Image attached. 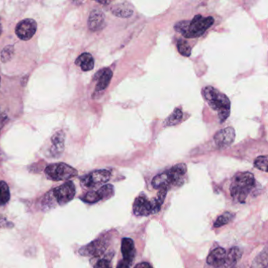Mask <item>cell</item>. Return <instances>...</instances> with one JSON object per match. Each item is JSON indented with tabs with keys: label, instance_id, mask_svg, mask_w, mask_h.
I'll return each mask as SVG.
<instances>
[{
	"label": "cell",
	"instance_id": "6da1fadb",
	"mask_svg": "<svg viewBox=\"0 0 268 268\" xmlns=\"http://www.w3.org/2000/svg\"><path fill=\"white\" fill-rule=\"evenodd\" d=\"M214 23L213 17L196 15L191 21H181L175 24V29L185 38L191 39L202 36Z\"/></svg>",
	"mask_w": 268,
	"mask_h": 268
},
{
	"label": "cell",
	"instance_id": "7a4b0ae2",
	"mask_svg": "<svg viewBox=\"0 0 268 268\" xmlns=\"http://www.w3.org/2000/svg\"><path fill=\"white\" fill-rule=\"evenodd\" d=\"M202 96L209 106L218 113L221 123L228 118L231 113V102L224 94L213 87L208 86L202 89Z\"/></svg>",
	"mask_w": 268,
	"mask_h": 268
},
{
	"label": "cell",
	"instance_id": "3957f363",
	"mask_svg": "<svg viewBox=\"0 0 268 268\" xmlns=\"http://www.w3.org/2000/svg\"><path fill=\"white\" fill-rule=\"evenodd\" d=\"M256 186V179L251 172H239L234 175L230 191L231 197L241 204L245 203L247 197Z\"/></svg>",
	"mask_w": 268,
	"mask_h": 268
},
{
	"label": "cell",
	"instance_id": "277c9868",
	"mask_svg": "<svg viewBox=\"0 0 268 268\" xmlns=\"http://www.w3.org/2000/svg\"><path fill=\"white\" fill-rule=\"evenodd\" d=\"M187 172L185 164H178L166 172L156 175L153 179L152 186L154 189H167L173 186H180L183 183V177Z\"/></svg>",
	"mask_w": 268,
	"mask_h": 268
},
{
	"label": "cell",
	"instance_id": "5b68a950",
	"mask_svg": "<svg viewBox=\"0 0 268 268\" xmlns=\"http://www.w3.org/2000/svg\"><path fill=\"white\" fill-rule=\"evenodd\" d=\"M45 175L52 181H64L76 177L78 172L65 163H55L45 168Z\"/></svg>",
	"mask_w": 268,
	"mask_h": 268
},
{
	"label": "cell",
	"instance_id": "8992f818",
	"mask_svg": "<svg viewBox=\"0 0 268 268\" xmlns=\"http://www.w3.org/2000/svg\"><path fill=\"white\" fill-rule=\"evenodd\" d=\"M52 194L58 206H65L74 198L76 195V186L72 181L64 182L61 186L52 189Z\"/></svg>",
	"mask_w": 268,
	"mask_h": 268
},
{
	"label": "cell",
	"instance_id": "52a82bcc",
	"mask_svg": "<svg viewBox=\"0 0 268 268\" xmlns=\"http://www.w3.org/2000/svg\"><path fill=\"white\" fill-rule=\"evenodd\" d=\"M110 177L111 173L108 170H96L83 176L81 179V183L84 187L93 189L106 183Z\"/></svg>",
	"mask_w": 268,
	"mask_h": 268
},
{
	"label": "cell",
	"instance_id": "ba28073f",
	"mask_svg": "<svg viewBox=\"0 0 268 268\" xmlns=\"http://www.w3.org/2000/svg\"><path fill=\"white\" fill-rule=\"evenodd\" d=\"M37 30V23L34 19L26 18L21 21L15 28V33L20 40L24 41L31 40Z\"/></svg>",
	"mask_w": 268,
	"mask_h": 268
},
{
	"label": "cell",
	"instance_id": "9c48e42d",
	"mask_svg": "<svg viewBox=\"0 0 268 268\" xmlns=\"http://www.w3.org/2000/svg\"><path fill=\"white\" fill-rule=\"evenodd\" d=\"M108 247V242L105 239L95 240L88 245L81 247L79 250L81 256H99L106 251Z\"/></svg>",
	"mask_w": 268,
	"mask_h": 268
},
{
	"label": "cell",
	"instance_id": "30bf717a",
	"mask_svg": "<svg viewBox=\"0 0 268 268\" xmlns=\"http://www.w3.org/2000/svg\"><path fill=\"white\" fill-rule=\"evenodd\" d=\"M133 211L137 217H148L150 215L154 214L151 200L147 198L145 193H140L136 197L133 204Z\"/></svg>",
	"mask_w": 268,
	"mask_h": 268
},
{
	"label": "cell",
	"instance_id": "8fae6325",
	"mask_svg": "<svg viewBox=\"0 0 268 268\" xmlns=\"http://www.w3.org/2000/svg\"><path fill=\"white\" fill-rule=\"evenodd\" d=\"M235 140V130L233 127H228L222 129L214 136V142L220 149L231 147Z\"/></svg>",
	"mask_w": 268,
	"mask_h": 268
},
{
	"label": "cell",
	"instance_id": "7c38bea8",
	"mask_svg": "<svg viewBox=\"0 0 268 268\" xmlns=\"http://www.w3.org/2000/svg\"><path fill=\"white\" fill-rule=\"evenodd\" d=\"M106 22V16L101 10L95 9L91 11L88 18V28L92 32H98L103 29Z\"/></svg>",
	"mask_w": 268,
	"mask_h": 268
},
{
	"label": "cell",
	"instance_id": "4fadbf2b",
	"mask_svg": "<svg viewBox=\"0 0 268 268\" xmlns=\"http://www.w3.org/2000/svg\"><path fill=\"white\" fill-rule=\"evenodd\" d=\"M226 259H227V252L224 248L219 247L215 248L214 250L209 253L207 258V263L214 267H221L225 265Z\"/></svg>",
	"mask_w": 268,
	"mask_h": 268
},
{
	"label": "cell",
	"instance_id": "5bb4252c",
	"mask_svg": "<svg viewBox=\"0 0 268 268\" xmlns=\"http://www.w3.org/2000/svg\"><path fill=\"white\" fill-rule=\"evenodd\" d=\"M113 77V72L110 69H102L95 74V79L98 81L95 91H103L108 88Z\"/></svg>",
	"mask_w": 268,
	"mask_h": 268
},
{
	"label": "cell",
	"instance_id": "9a60e30c",
	"mask_svg": "<svg viewBox=\"0 0 268 268\" xmlns=\"http://www.w3.org/2000/svg\"><path fill=\"white\" fill-rule=\"evenodd\" d=\"M121 252L123 255V260L127 262L129 265L131 264L136 257V248L132 239L124 238L122 239Z\"/></svg>",
	"mask_w": 268,
	"mask_h": 268
},
{
	"label": "cell",
	"instance_id": "2e32d148",
	"mask_svg": "<svg viewBox=\"0 0 268 268\" xmlns=\"http://www.w3.org/2000/svg\"><path fill=\"white\" fill-rule=\"evenodd\" d=\"M52 147L50 149V156L57 158L62 154L64 148V133L58 131L51 138Z\"/></svg>",
	"mask_w": 268,
	"mask_h": 268
},
{
	"label": "cell",
	"instance_id": "e0dca14e",
	"mask_svg": "<svg viewBox=\"0 0 268 268\" xmlns=\"http://www.w3.org/2000/svg\"><path fill=\"white\" fill-rule=\"evenodd\" d=\"M111 12L114 16L118 18H127L132 16L134 8L129 3H119L111 8Z\"/></svg>",
	"mask_w": 268,
	"mask_h": 268
},
{
	"label": "cell",
	"instance_id": "ac0fdd59",
	"mask_svg": "<svg viewBox=\"0 0 268 268\" xmlns=\"http://www.w3.org/2000/svg\"><path fill=\"white\" fill-rule=\"evenodd\" d=\"M75 64L81 67L84 72L91 71L95 67V60L89 53H84L77 57Z\"/></svg>",
	"mask_w": 268,
	"mask_h": 268
},
{
	"label": "cell",
	"instance_id": "d6986e66",
	"mask_svg": "<svg viewBox=\"0 0 268 268\" xmlns=\"http://www.w3.org/2000/svg\"><path fill=\"white\" fill-rule=\"evenodd\" d=\"M242 256V251L238 247H233L227 253V259L224 266H234L237 264Z\"/></svg>",
	"mask_w": 268,
	"mask_h": 268
},
{
	"label": "cell",
	"instance_id": "ffe728a7",
	"mask_svg": "<svg viewBox=\"0 0 268 268\" xmlns=\"http://www.w3.org/2000/svg\"><path fill=\"white\" fill-rule=\"evenodd\" d=\"M57 206L55 199H54V196L52 194L50 190L47 192L40 200V208L44 212L49 211L50 209H54Z\"/></svg>",
	"mask_w": 268,
	"mask_h": 268
},
{
	"label": "cell",
	"instance_id": "44dd1931",
	"mask_svg": "<svg viewBox=\"0 0 268 268\" xmlns=\"http://www.w3.org/2000/svg\"><path fill=\"white\" fill-rule=\"evenodd\" d=\"M11 198V193L8 185L4 181H0V206L8 203Z\"/></svg>",
	"mask_w": 268,
	"mask_h": 268
},
{
	"label": "cell",
	"instance_id": "7402d4cb",
	"mask_svg": "<svg viewBox=\"0 0 268 268\" xmlns=\"http://www.w3.org/2000/svg\"><path fill=\"white\" fill-rule=\"evenodd\" d=\"M182 118V112L180 109H175L173 113L170 115L169 117L166 119L165 122V126L170 127V126L175 125L181 121Z\"/></svg>",
	"mask_w": 268,
	"mask_h": 268
},
{
	"label": "cell",
	"instance_id": "603a6c76",
	"mask_svg": "<svg viewBox=\"0 0 268 268\" xmlns=\"http://www.w3.org/2000/svg\"><path fill=\"white\" fill-rule=\"evenodd\" d=\"M235 215L234 213H230V212H226L224 214H222L221 216L217 219V220L215 221L214 227H221L223 226L227 225L229 223H231L233 220H234Z\"/></svg>",
	"mask_w": 268,
	"mask_h": 268
},
{
	"label": "cell",
	"instance_id": "cb8c5ba5",
	"mask_svg": "<svg viewBox=\"0 0 268 268\" xmlns=\"http://www.w3.org/2000/svg\"><path fill=\"white\" fill-rule=\"evenodd\" d=\"M97 191L99 193L102 200L109 199L114 195V187H113V185L111 184L103 185Z\"/></svg>",
	"mask_w": 268,
	"mask_h": 268
},
{
	"label": "cell",
	"instance_id": "d4e9b609",
	"mask_svg": "<svg viewBox=\"0 0 268 268\" xmlns=\"http://www.w3.org/2000/svg\"><path fill=\"white\" fill-rule=\"evenodd\" d=\"M14 54H15V47L13 45H8L3 49L0 54V59L2 62H8L12 59Z\"/></svg>",
	"mask_w": 268,
	"mask_h": 268
},
{
	"label": "cell",
	"instance_id": "484cf974",
	"mask_svg": "<svg viewBox=\"0 0 268 268\" xmlns=\"http://www.w3.org/2000/svg\"><path fill=\"white\" fill-rule=\"evenodd\" d=\"M252 268H267V254L266 249L255 259Z\"/></svg>",
	"mask_w": 268,
	"mask_h": 268
},
{
	"label": "cell",
	"instance_id": "4316f807",
	"mask_svg": "<svg viewBox=\"0 0 268 268\" xmlns=\"http://www.w3.org/2000/svg\"><path fill=\"white\" fill-rule=\"evenodd\" d=\"M177 48L179 54H182L184 57H189L191 54V47L189 43L185 40H179L177 42Z\"/></svg>",
	"mask_w": 268,
	"mask_h": 268
},
{
	"label": "cell",
	"instance_id": "83f0119b",
	"mask_svg": "<svg viewBox=\"0 0 268 268\" xmlns=\"http://www.w3.org/2000/svg\"><path fill=\"white\" fill-rule=\"evenodd\" d=\"M83 202L88 204H95L97 202H99V200H102L100 196H99L98 191H89L84 195V197L81 198Z\"/></svg>",
	"mask_w": 268,
	"mask_h": 268
},
{
	"label": "cell",
	"instance_id": "f1b7e54d",
	"mask_svg": "<svg viewBox=\"0 0 268 268\" xmlns=\"http://www.w3.org/2000/svg\"><path fill=\"white\" fill-rule=\"evenodd\" d=\"M267 156H260V157H258L254 161V166L260 171L266 172H267Z\"/></svg>",
	"mask_w": 268,
	"mask_h": 268
},
{
	"label": "cell",
	"instance_id": "f546056e",
	"mask_svg": "<svg viewBox=\"0 0 268 268\" xmlns=\"http://www.w3.org/2000/svg\"><path fill=\"white\" fill-rule=\"evenodd\" d=\"M94 268H112V266H111L110 261L106 259H101L97 261Z\"/></svg>",
	"mask_w": 268,
	"mask_h": 268
},
{
	"label": "cell",
	"instance_id": "4dcf8cb0",
	"mask_svg": "<svg viewBox=\"0 0 268 268\" xmlns=\"http://www.w3.org/2000/svg\"><path fill=\"white\" fill-rule=\"evenodd\" d=\"M14 227V224L11 222L8 221L5 217L0 214V227L2 228H11Z\"/></svg>",
	"mask_w": 268,
	"mask_h": 268
},
{
	"label": "cell",
	"instance_id": "1f68e13d",
	"mask_svg": "<svg viewBox=\"0 0 268 268\" xmlns=\"http://www.w3.org/2000/svg\"><path fill=\"white\" fill-rule=\"evenodd\" d=\"M135 268H153V266L147 262H143V263H138L135 266Z\"/></svg>",
	"mask_w": 268,
	"mask_h": 268
},
{
	"label": "cell",
	"instance_id": "d6a6232c",
	"mask_svg": "<svg viewBox=\"0 0 268 268\" xmlns=\"http://www.w3.org/2000/svg\"><path fill=\"white\" fill-rule=\"evenodd\" d=\"M116 268H130V265L123 259V260L120 261Z\"/></svg>",
	"mask_w": 268,
	"mask_h": 268
},
{
	"label": "cell",
	"instance_id": "836d02e7",
	"mask_svg": "<svg viewBox=\"0 0 268 268\" xmlns=\"http://www.w3.org/2000/svg\"><path fill=\"white\" fill-rule=\"evenodd\" d=\"M98 4H103V5H107V4H110V1H97Z\"/></svg>",
	"mask_w": 268,
	"mask_h": 268
},
{
	"label": "cell",
	"instance_id": "e575fe53",
	"mask_svg": "<svg viewBox=\"0 0 268 268\" xmlns=\"http://www.w3.org/2000/svg\"><path fill=\"white\" fill-rule=\"evenodd\" d=\"M3 121H4V120H1V119H0V131H1V129H2L3 126H4Z\"/></svg>",
	"mask_w": 268,
	"mask_h": 268
},
{
	"label": "cell",
	"instance_id": "d590c367",
	"mask_svg": "<svg viewBox=\"0 0 268 268\" xmlns=\"http://www.w3.org/2000/svg\"><path fill=\"white\" fill-rule=\"evenodd\" d=\"M2 33V26H1V24H0V35Z\"/></svg>",
	"mask_w": 268,
	"mask_h": 268
},
{
	"label": "cell",
	"instance_id": "8d00e7d4",
	"mask_svg": "<svg viewBox=\"0 0 268 268\" xmlns=\"http://www.w3.org/2000/svg\"><path fill=\"white\" fill-rule=\"evenodd\" d=\"M0 81H1V78H0Z\"/></svg>",
	"mask_w": 268,
	"mask_h": 268
}]
</instances>
